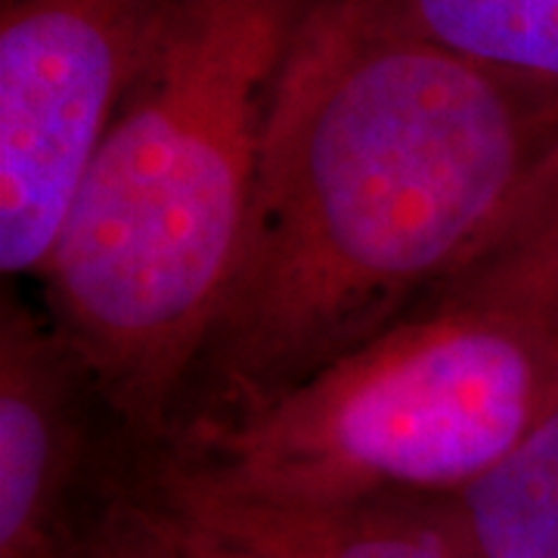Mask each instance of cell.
I'll return each instance as SVG.
<instances>
[{
  "label": "cell",
  "mask_w": 558,
  "mask_h": 558,
  "mask_svg": "<svg viewBox=\"0 0 558 558\" xmlns=\"http://www.w3.org/2000/svg\"><path fill=\"white\" fill-rule=\"evenodd\" d=\"M556 153L558 97L317 0L159 447L255 413L435 299Z\"/></svg>",
  "instance_id": "obj_1"
},
{
  "label": "cell",
  "mask_w": 558,
  "mask_h": 558,
  "mask_svg": "<svg viewBox=\"0 0 558 558\" xmlns=\"http://www.w3.org/2000/svg\"><path fill=\"white\" fill-rule=\"evenodd\" d=\"M314 3L168 0L35 282L146 453L233 270Z\"/></svg>",
  "instance_id": "obj_2"
},
{
  "label": "cell",
  "mask_w": 558,
  "mask_h": 558,
  "mask_svg": "<svg viewBox=\"0 0 558 558\" xmlns=\"http://www.w3.org/2000/svg\"><path fill=\"white\" fill-rule=\"evenodd\" d=\"M558 403V341L444 289L248 416L168 440L153 481L289 506H410L487 475Z\"/></svg>",
  "instance_id": "obj_3"
},
{
  "label": "cell",
  "mask_w": 558,
  "mask_h": 558,
  "mask_svg": "<svg viewBox=\"0 0 558 558\" xmlns=\"http://www.w3.org/2000/svg\"><path fill=\"white\" fill-rule=\"evenodd\" d=\"M168 0H0V270L38 282Z\"/></svg>",
  "instance_id": "obj_4"
},
{
  "label": "cell",
  "mask_w": 558,
  "mask_h": 558,
  "mask_svg": "<svg viewBox=\"0 0 558 558\" xmlns=\"http://www.w3.org/2000/svg\"><path fill=\"white\" fill-rule=\"evenodd\" d=\"M90 363L50 314L0 301V558H53L72 524L146 462Z\"/></svg>",
  "instance_id": "obj_5"
},
{
  "label": "cell",
  "mask_w": 558,
  "mask_h": 558,
  "mask_svg": "<svg viewBox=\"0 0 558 558\" xmlns=\"http://www.w3.org/2000/svg\"><path fill=\"white\" fill-rule=\"evenodd\" d=\"M140 490L258 558H465L428 521L400 506H289L223 497L146 475Z\"/></svg>",
  "instance_id": "obj_6"
},
{
  "label": "cell",
  "mask_w": 558,
  "mask_h": 558,
  "mask_svg": "<svg viewBox=\"0 0 558 558\" xmlns=\"http://www.w3.org/2000/svg\"><path fill=\"white\" fill-rule=\"evenodd\" d=\"M400 509L465 558H558V403L487 475Z\"/></svg>",
  "instance_id": "obj_7"
},
{
  "label": "cell",
  "mask_w": 558,
  "mask_h": 558,
  "mask_svg": "<svg viewBox=\"0 0 558 558\" xmlns=\"http://www.w3.org/2000/svg\"><path fill=\"white\" fill-rule=\"evenodd\" d=\"M385 25L558 97V0H351Z\"/></svg>",
  "instance_id": "obj_8"
},
{
  "label": "cell",
  "mask_w": 558,
  "mask_h": 558,
  "mask_svg": "<svg viewBox=\"0 0 558 558\" xmlns=\"http://www.w3.org/2000/svg\"><path fill=\"white\" fill-rule=\"evenodd\" d=\"M447 289L512 307L558 341V153Z\"/></svg>",
  "instance_id": "obj_9"
},
{
  "label": "cell",
  "mask_w": 558,
  "mask_h": 558,
  "mask_svg": "<svg viewBox=\"0 0 558 558\" xmlns=\"http://www.w3.org/2000/svg\"><path fill=\"white\" fill-rule=\"evenodd\" d=\"M53 558H183L168 512L134 484L87 509Z\"/></svg>",
  "instance_id": "obj_10"
},
{
  "label": "cell",
  "mask_w": 558,
  "mask_h": 558,
  "mask_svg": "<svg viewBox=\"0 0 558 558\" xmlns=\"http://www.w3.org/2000/svg\"><path fill=\"white\" fill-rule=\"evenodd\" d=\"M143 494V490H140ZM146 497V494H143ZM156 502V499H153ZM159 506V502H156ZM165 509V506H159ZM168 512V509H165ZM168 519L174 524V534H178L180 549H183V556L186 558H258L252 556V553H245L240 546H233V543H227V539L215 537V534H208V531H202L196 524H190L186 519H180L174 512H168Z\"/></svg>",
  "instance_id": "obj_11"
}]
</instances>
